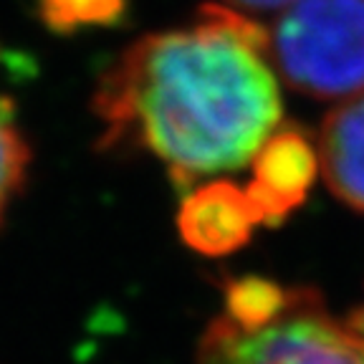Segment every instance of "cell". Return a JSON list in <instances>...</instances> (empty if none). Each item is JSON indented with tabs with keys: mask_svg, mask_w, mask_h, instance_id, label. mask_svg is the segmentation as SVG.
Returning <instances> with one entry per match:
<instances>
[{
	"mask_svg": "<svg viewBox=\"0 0 364 364\" xmlns=\"http://www.w3.org/2000/svg\"><path fill=\"white\" fill-rule=\"evenodd\" d=\"M31 170V147L21 127L16 124V112L8 102H0V225L8 210L21 198Z\"/></svg>",
	"mask_w": 364,
	"mask_h": 364,
	"instance_id": "obj_9",
	"label": "cell"
},
{
	"mask_svg": "<svg viewBox=\"0 0 364 364\" xmlns=\"http://www.w3.org/2000/svg\"><path fill=\"white\" fill-rule=\"evenodd\" d=\"M316 152L331 193L364 213V91L326 114Z\"/></svg>",
	"mask_w": 364,
	"mask_h": 364,
	"instance_id": "obj_6",
	"label": "cell"
},
{
	"mask_svg": "<svg viewBox=\"0 0 364 364\" xmlns=\"http://www.w3.org/2000/svg\"><path fill=\"white\" fill-rule=\"evenodd\" d=\"M347 326L352 329V334L357 336L359 347H362V352H364V301H362V306H357L352 311V316H349Z\"/></svg>",
	"mask_w": 364,
	"mask_h": 364,
	"instance_id": "obj_11",
	"label": "cell"
},
{
	"mask_svg": "<svg viewBox=\"0 0 364 364\" xmlns=\"http://www.w3.org/2000/svg\"><path fill=\"white\" fill-rule=\"evenodd\" d=\"M268 43L263 26L218 3L134 41L91 99L99 147L152 154L180 188L250 165L284 117Z\"/></svg>",
	"mask_w": 364,
	"mask_h": 364,
	"instance_id": "obj_1",
	"label": "cell"
},
{
	"mask_svg": "<svg viewBox=\"0 0 364 364\" xmlns=\"http://www.w3.org/2000/svg\"><path fill=\"white\" fill-rule=\"evenodd\" d=\"M245 195L258 225H279L306 200L318 170V152L299 127L281 124L250 159Z\"/></svg>",
	"mask_w": 364,
	"mask_h": 364,
	"instance_id": "obj_4",
	"label": "cell"
},
{
	"mask_svg": "<svg viewBox=\"0 0 364 364\" xmlns=\"http://www.w3.org/2000/svg\"><path fill=\"white\" fill-rule=\"evenodd\" d=\"M129 0H38V16L46 28L71 36L89 28L117 26Z\"/></svg>",
	"mask_w": 364,
	"mask_h": 364,
	"instance_id": "obj_8",
	"label": "cell"
},
{
	"mask_svg": "<svg viewBox=\"0 0 364 364\" xmlns=\"http://www.w3.org/2000/svg\"><path fill=\"white\" fill-rule=\"evenodd\" d=\"M198 364H364V352L318 291L296 286L289 306L258 329L225 314L215 318L200 341Z\"/></svg>",
	"mask_w": 364,
	"mask_h": 364,
	"instance_id": "obj_3",
	"label": "cell"
},
{
	"mask_svg": "<svg viewBox=\"0 0 364 364\" xmlns=\"http://www.w3.org/2000/svg\"><path fill=\"white\" fill-rule=\"evenodd\" d=\"M258 225L245 188L233 182H205L182 200L177 230L182 240L205 256H228L250 240Z\"/></svg>",
	"mask_w": 364,
	"mask_h": 364,
	"instance_id": "obj_5",
	"label": "cell"
},
{
	"mask_svg": "<svg viewBox=\"0 0 364 364\" xmlns=\"http://www.w3.org/2000/svg\"><path fill=\"white\" fill-rule=\"evenodd\" d=\"M268 56L311 99L364 91V0H294L273 26Z\"/></svg>",
	"mask_w": 364,
	"mask_h": 364,
	"instance_id": "obj_2",
	"label": "cell"
},
{
	"mask_svg": "<svg viewBox=\"0 0 364 364\" xmlns=\"http://www.w3.org/2000/svg\"><path fill=\"white\" fill-rule=\"evenodd\" d=\"M225 296V316L233 318L238 326L258 329L276 318L294 299V289L273 284L256 276L230 279L223 289Z\"/></svg>",
	"mask_w": 364,
	"mask_h": 364,
	"instance_id": "obj_7",
	"label": "cell"
},
{
	"mask_svg": "<svg viewBox=\"0 0 364 364\" xmlns=\"http://www.w3.org/2000/svg\"><path fill=\"white\" fill-rule=\"evenodd\" d=\"M233 8H240V11H276V8H289L294 0H228Z\"/></svg>",
	"mask_w": 364,
	"mask_h": 364,
	"instance_id": "obj_10",
	"label": "cell"
}]
</instances>
